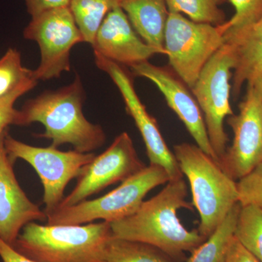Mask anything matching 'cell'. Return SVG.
I'll return each mask as SVG.
<instances>
[{
  "instance_id": "20",
  "label": "cell",
  "mask_w": 262,
  "mask_h": 262,
  "mask_svg": "<svg viewBox=\"0 0 262 262\" xmlns=\"http://www.w3.org/2000/svg\"><path fill=\"white\" fill-rule=\"evenodd\" d=\"M117 5V0H71L70 8L84 42L93 46L103 19Z\"/></svg>"
},
{
  "instance_id": "22",
  "label": "cell",
  "mask_w": 262,
  "mask_h": 262,
  "mask_svg": "<svg viewBox=\"0 0 262 262\" xmlns=\"http://www.w3.org/2000/svg\"><path fill=\"white\" fill-rule=\"evenodd\" d=\"M228 0H166L169 13H184L196 23L220 26L226 15L220 6Z\"/></svg>"
},
{
  "instance_id": "10",
  "label": "cell",
  "mask_w": 262,
  "mask_h": 262,
  "mask_svg": "<svg viewBox=\"0 0 262 262\" xmlns=\"http://www.w3.org/2000/svg\"><path fill=\"white\" fill-rule=\"evenodd\" d=\"M238 108V113L227 117L233 141L220 160L224 171L234 181L247 175L262 162L261 77L248 82Z\"/></svg>"
},
{
  "instance_id": "17",
  "label": "cell",
  "mask_w": 262,
  "mask_h": 262,
  "mask_svg": "<svg viewBox=\"0 0 262 262\" xmlns=\"http://www.w3.org/2000/svg\"><path fill=\"white\" fill-rule=\"evenodd\" d=\"M141 39L166 55L164 34L169 11L166 0H117Z\"/></svg>"
},
{
  "instance_id": "5",
  "label": "cell",
  "mask_w": 262,
  "mask_h": 262,
  "mask_svg": "<svg viewBox=\"0 0 262 262\" xmlns=\"http://www.w3.org/2000/svg\"><path fill=\"white\" fill-rule=\"evenodd\" d=\"M169 181L168 174L163 167L149 164L102 196L85 200L50 213L46 225H80L96 220L108 223L117 222L135 213L150 191Z\"/></svg>"
},
{
  "instance_id": "24",
  "label": "cell",
  "mask_w": 262,
  "mask_h": 262,
  "mask_svg": "<svg viewBox=\"0 0 262 262\" xmlns=\"http://www.w3.org/2000/svg\"><path fill=\"white\" fill-rule=\"evenodd\" d=\"M234 14L227 20V30L233 32L257 23L262 18V0H228Z\"/></svg>"
},
{
  "instance_id": "15",
  "label": "cell",
  "mask_w": 262,
  "mask_h": 262,
  "mask_svg": "<svg viewBox=\"0 0 262 262\" xmlns=\"http://www.w3.org/2000/svg\"><path fill=\"white\" fill-rule=\"evenodd\" d=\"M94 52L123 67L149 61L161 51L144 42L125 12L117 5L103 19L92 46Z\"/></svg>"
},
{
  "instance_id": "23",
  "label": "cell",
  "mask_w": 262,
  "mask_h": 262,
  "mask_svg": "<svg viewBox=\"0 0 262 262\" xmlns=\"http://www.w3.org/2000/svg\"><path fill=\"white\" fill-rule=\"evenodd\" d=\"M30 79H34L33 70L22 64L21 55L18 50L10 48L0 58V98Z\"/></svg>"
},
{
  "instance_id": "11",
  "label": "cell",
  "mask_w": 262,
  "mask_h": 262,
  "mask_svg": "<svg viewBox=\"0 0 262 262\" xmlns=\"http://www.w3.org/2000/svg\"><path fill=\"white\" fill-rule=\"evenodd\" d=\"M146 166L130 135L122 132L107 149L82 169L75 188L64 196L58 208L78 204L108 186L124 182Z\"/></svg>"
},
{
  "instance_id": "28",
  "label": "cell",
  "mask_w": 262,
  "mask_h": 262,
  "mask_svg": "<svg viewBox=\"0 0 262 262\" xmlns=\"http://www.w3.org/2000/svg\"><path fill=\"white\" fill-rule=\"evenodd\" d=\"M225 262H260L235 237L229 244Z\"/></svg>"
},
{
  "instance_id": "25",
  "label": "cell",
  "mask_w": 262,
  "mask_h": 262,
  "mask_svg": "<svg viewBox=\"0 0 262 262\" xmlns=\"http://www.w3.org/2000/svg\"><path fill=\"white\" fill-rule=\"evenodd\" d=\"M241 206L262 208V162L237 182Z\"/></svg>"
},
{
  "instance_id": "14",
  "label": "cell",
  "mask_w": 262,
  "mask_h": 262,
  "mask_svg": "<svg viewBox=\"0 0 262 262\" xmlns=\"http://www.w3.org/2000/svg\"><path fill=\"white\" fill-rule=\"evenodd\" d=\"M6 133L0 139V238L13 246L26 225L47 221V215L29 200L15 177V163L5 149Z\"/></svg>"
},
{
  "instance_id": "8",
  "label": "cell",
  "mask_w": 262,
  "mask_h": 262,
  "mask_svg": "<svg viewBox=\"0 0 262 262\" xmlns=\"http://www.w3.org/2000/svg\"><path fill=\"white\" fill-rule=\"evenodd\" d=\"M5 146L10 159L29 163L37 172L44 189L45 213L50 214L58 209L69 183L79 177L82 169L96 157L94 152L82 153L76 150L61 151L51 145L38 147L14 139L8 132Z\"/></svg>"
},
{
  "instance_id": "6",
  "label": "cell",
  "mask_w": 262,
  "mask_h": 262,
  "mask_svg": "<svg viewBox=\"0 0 262 262\" xmlns=\"http://www.w3.org/2000/svg\"><path fill=\"white\" fill-rule=\"evenodd\" d=\"M227 23L220 26L196 23L181 13H169L164 48L169 65L192 89L203 67L225 43Z\"/></svg>"
},
{
  "instance_id": "16",
  "label": "cell",
  "mask_w": 262,
  "mask_h": 262,
  "mask_svg": "<svg viewBox=\"0 0 262 262\" xmlns=\"http://www.w3.org/2000/svg\"><path fill=\"white\" fill-rule=\"evenodd\" d=\"M225 42L234 48L236 63L232 74V91L234 98L245 83L262 76V22L233 32H225Z\"/></svg>"
},
{
  "instance_id": "9",
  "label": "cell",
  "mask_w": 262,
  "mask_h": 262,
  "mask_svg": "<svg viewBox=\"0 0 262 262\" xmlns=\"http://www.w3.org/2000/svg\"><path fill=\"white\" fill-rule=\"evenodd\" d=\"M24 37L37 43L40 62L33 70L34 79L47 81L58 78L71 70L72 48L84 42L70 7L56 8L32 18L24 30Z\"/></svg>"
},
{
  "instance_id": "27",
  "label": "cell",
  "mask_w": 262,
  "mask_h": 262,
  "mask_svg": "<svg viewBox=\"0 0 262 262\" xmlns=\"http://www.w3.org/2000/svg\"><path fill=\"white\" fill-rule=\"evenodd\" d=\"M32 18L56 8L70 7L71 0H24Z\"/></svg>"
},
{
  "instance_id": "31",
  "label": "cell",
  "mask_w": 262,
  "mask_h": 262,
  "mask_svg": "<svg viewBox=\"0 0 262 262\" xmlns=\"http://www.w3.org/2000/svg\"><path fill=\"white\" fill-rule=\"evenodd\" d=\"M261 86H262V76H261Z\"/></svg>"
},
{
  "instance_id": "19",
  "label": "cell",
  "mask_w": 262,
  "mask_h": 262,
  "mask_svg": "<svg viewBox=\"0 0 262 262\" xmlns=\"http://www.w3.org/2000/svg\"><path fill=\"white\" fill-rule=\"evenodd\" d=\"M104 262L180 261L151 245L113 236L106 244Z\"/></svg>"
},
{
  "instance_id": "30",
  "label": "cell",
  "mask_w": 262,
  "mask_h": 262,
  "mask_svg": "<svg viewBox=\"0 0 262 262\" xmlns=\"http://www.w3.org/2000/svg\"><path fill=\"white\" fill-rule=\"evenodd\" d=\"M258 21H261L262 22V18L261 19H260V20H258Z\"/></svg>"
},
{
  "instance_id": "29",
  "label": "cell",
  "mask_w": 262,
  "mask_h": 262,
  "mask_svg": "<svg viewBox=\"0 0 262 262\" xmlns=\"http://www.w3.org/2000/svg\"><path fill=\"white\" fill-rule=\"evenodd\" d=\"M0 258L3 262H37L20 254L13 246L0 238Z\"/></svg>"
},
{
  "instance_id": "26",
  "label": "cell",
  "mask_w": 262,
  "mask_h": 262,
  "mask_svg": "<svg viewBox=\"0 0 262 262\" xmlns=\"http://www.w3.org/2000/svg\"><path fill=\"white\" fill-rule=\"evenodd\" d=\"M38 81L35 79L25 81L8 96L0 98V139L7 132L8 126L15 125L18 111L15 108V103L19 98L34 89Z\"/></svg>"
},
{
  "instance_id": "18",
  "label": "cell",
  "mask_w": 262,
  "mask_h": 262,
  "mask_svg": "<svg viewBox=\"0 0 262 262\" xmlns=\"http://www.w3.org/2000/svg\"><path fill=\"white\" fill-rule=\"evenodd\" d=\"M241 208V204L237 203L214 232L191 253L187 262L226 261Z\"/></svg>"
},
{
  "instance_id": "3",
  "label": "cell",
  "mask_w": 262,
  "mask_h": 262,
  "mask_svg": "<svg viewBox=\"0 0 262 262\" xmlns=\"http://www.w3.org/2000/svg\"><path fill=\"white\" fill-rule=\"evenodd\" d=\"M113 237L108 222L80 225L25 226L13 247L37 262H104L105 250Z\"/></svg>"
},
{
  "instance_id": "21",
  "label": "cell",
  "mask_w": 262,
  "mask_h": 262,
  "mask_svg": "<svg viewBox=\"0 0 262 262\" xmlns=\"http://www.w3.org/2000/svg\"><path fill=\"white\" fill-rule=\"evenodd\" d=\"M234 236L262 262V208L255 206H241Z\"/></svg>"
},
{
  "instance_id": "1",
  "label": "cell",
  "mask_w": 262,
  "mask_h": 262,
  "mask_svg": "<svg viewBox=\"0 0 262 262\" xmlns=\"http://www.w3.org/2000/svg\"><path fill=\"white\" fill-rule=\"evenodd\" d=\"M187 194L184 179L169 181L135 213L110 223L113 237L151 245L177 261H185V253H192L206 239L198 229L188 230L179 220V209L194 208L186 201Z\"/></svg>"
},
{
  "instance_id": "2",
  "label": "cell",
  "mask_w": 262,
  "mask_h": 262,
  "mask_svg": "<svg viewBox=\"0 0 262 262\" xmlns=\"http://www.w3.org/2000/svg\"><path fill=\"white\" fill-rule=\"evenodd\" d=\"M85 98L81 77L76 75L68 85L28 100L18 110L15 125L39 122L45 131L34 136L51 140L53 147L70 144L80 152H94L105 144L106 136L101 125L84 117Z\"/></svg>"
},
{
  "instance_id": "13",
  "label": "cell",
  "mask_w": 262,
  "mask_h": 262,
  "mask_svg": "<svg viewBox=\"0 0 262 262\" xmlns=\"http://www.w3.org/2000/svg\"><path fill=\"white\" fill-rule=\"evenodd\" d=\"M130 68L133 75L144 77L155 84L169 107L185 125L196 145L218 161L210 143L201 108L185 82L170 67H158L146 61Z\"/></svg>"
},
{
  "instance_id": "12",
  "label": "cell",
  "mask_w": 262,
  "mask_h": 262,
  "mask_svg": "<svg viewBox=\"0 0 262 262\" xmlns=\"http://www.w3.org/2000/svg\"><path fill=\"white\" fill-rule=\"evenodd\" d=\"M94 59L98 68L110 76L120 91L127 115L134 120L145 144L149 163L163 167L170 181L183 179L184 175L175 155L165 143L156 120L149 115L136 94L132 77L125 67L110 61L97 52H94Z\"/></svg>"
},
{
  "instance_id": "4",
  "label": "cell",
  "mask_w": 262,
  "mask_h": 262,
  "mask_svg": "<svg viewBox=\"0 0 262 262\" xmlns=\"http://www.w3.org/2000/svg\"><path fill=\"white\" fill-rule=\"evenodd\" d=\"M173 154L192 194V204L201 217L199 233L208 238L239 203L237 182L229 177L220 163L196 144L173 146Z\"/></svg>"
},
{
  "instance_id": "7",
  "label": "cell",
  "mask_w": 262,
  "mask_h": 262,
  "mask_svg": "<svg viewBox=\"0 0 262 262\" xmlns=\"http://www.w3.org/2000/svg\"><path fill=\"white\" fill-rule=\"evenodd\" d=\"M235 63L234 48L225 42L207 62L191 89L203 113L210 143L219 163L229 141L224 122L226 117L234 114L229 99L232 70Z\"/></svg>"
}]
</instances>
